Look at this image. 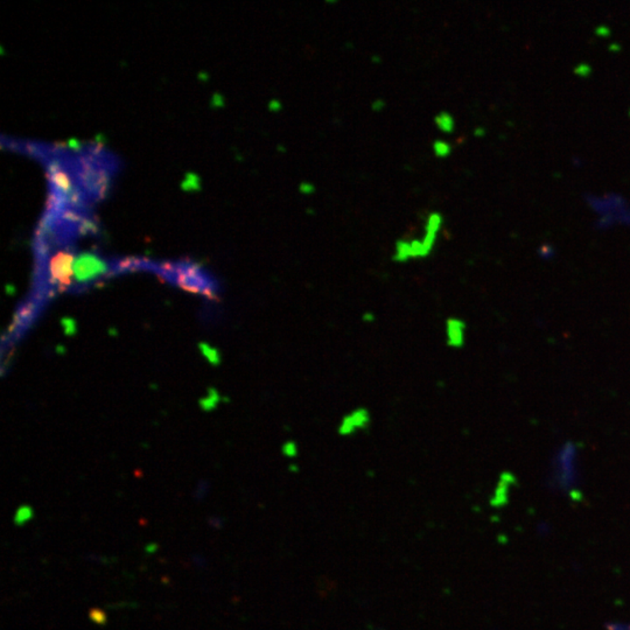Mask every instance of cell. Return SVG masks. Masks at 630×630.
I'll return each mask as SVG.
<instances>
[{"instance_id":"cell-7","label":"cell","mask_w":630,"mask_h":630,"mask_svg":"<svg viewBox=\"0 0 630 630\" xmlns=\"http://www.w3.org/2000/svg\"><path fill=\"white\" fill-rule=\"evenodd\" d=\"M448 146L444 143H437L435 144V152L438 155H446L448 153Z\"/></svg>"},{"instance_id":"cell-1","label":"cell","mask_w":630,"mask_h":630,"mask_svg":"<svg viewBox=\"0 0 630 630\" xmlns=\"http://www.w3.org/2000/svg\"><path fill=\"white\" fill-rule=\"evenodd\" d=\"M144 270L155 271L158 274L175 283L177 286L189 291L201 293V295L214 297L216 292L214 280L210 279L203 270L199 269L196 264L189 262L162 263L155 264L145 262Z\"/></svg>"},{"instance_id":"cell-3","label":"cell","mask_w":630,"mask_h":630,"mask_svg":"<svg viewBox=\"0 0 630 630\" xmlns=\"http://www.w3.org/2000/svg\"><path fill=\"white\" fill-rule=\"evenodd\" d=\"M32 516H33L32 508L28 507V505H22L15 514V523L17 525H22V524L27 523L32 518Z\"/></svg>"},{"instance_id":"cell-5","label":"cell","mask_w":630,"mask_h":630,"mask_svg":"<svg viewBox=\"0 0 630 630\" xmlns=\"http://www.w3.org/2000/svg\"><path fill=\"white\" fill-rule=\"evenodd\" d=\"M90 619H91L92 621H94L95 623H98V624H104V623H105V620H107V618H105L104 613L102 612V611H100V609H92L91 611H90Z\"/></svg>"},{"instance_id":"cell-4","label":"cell","mask_w":630,"mask_h":630,"mask_svg":"<svg viewBox=\"0 0 630 630\" xmlns=\"http://www.w3.org/2000/svg\"><path fill=\"white\" fill-rule=\"evenodd\" d=\"M438 121L439 128H441L445 132H450V130L453 129V121L448 114H441Z\"/></svg>"},{"instance_id":"cell-2","label":"cell","mask_w":630,"mask_h":630,"mask_svg":"<svg viewBox=\"0 0 630 630\" xmlns=\"http://www.w3.org/2000/svg\"><path fill=\"white\" fill-rule=\"evenodd\" d=\"M119 271V261H107L97 252L85 251L76 254L73 290H85L95 281L114 276Z\"/></svg>"},{"instance_id":"cell-6","label":"cell","mask_w":630,"mask_h":630,"mask_svg":"<svg viewBox=\"0 0 630 630\" xmlns=\"http://www.w3.org/2000/svg\"><path fill=\"white\" fill-rule=\"evenodd\" d=\"M201 349L203 350V354L207 355V358H209L210 361L213 363H218V358L215 349H210L209 347L204 346V344L201 346Z\"/></svg>"}]
</instances>
